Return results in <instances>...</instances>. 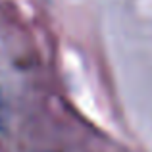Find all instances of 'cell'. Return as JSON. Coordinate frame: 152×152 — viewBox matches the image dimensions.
I'll list each match as a JSON object with an SVG mask.
<instances>
[{
	"mask_svg": "<svg viewBox=\"0 0 152 152\" xmlns=\"http://www.w3.org/2000/svg\"><path fill=\"white\" fill-rule=\"evenodd\" d=\"M6 121H8V104H6L2 89H0V129L6 127Z\"/></svg>",
	"mask_w": 152,
	"mask_h": 152,
	"instance_id": "obj_1",
	"label": "cell"
}]
</instances>
